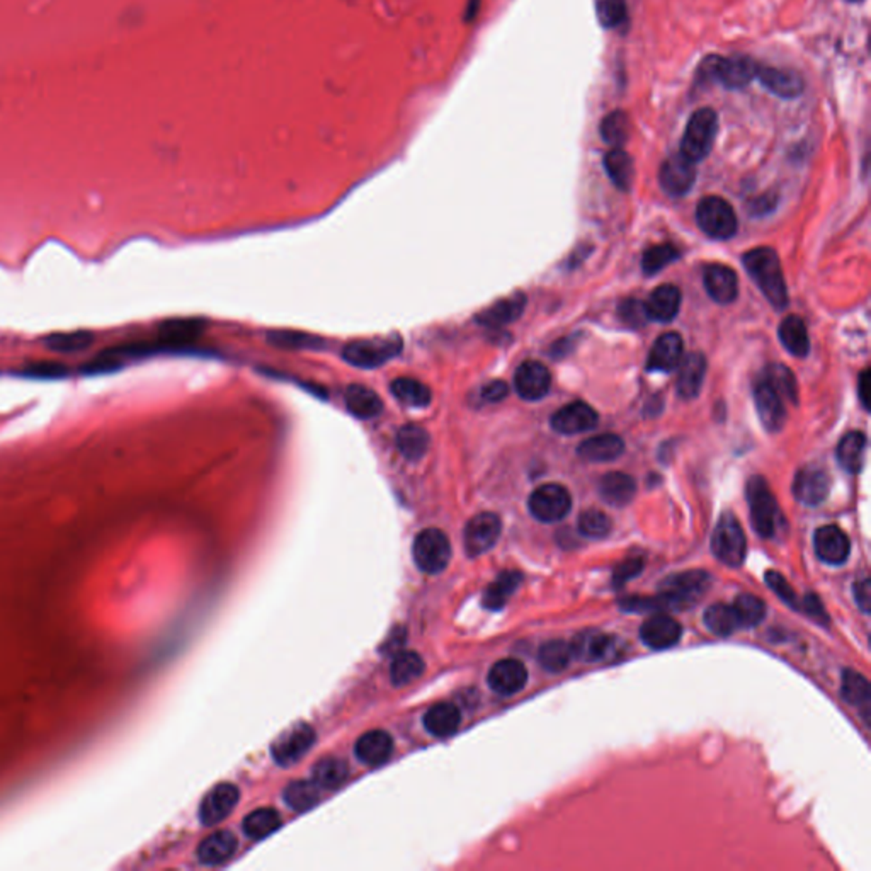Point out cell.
Here are the masks:
<instances>
[{
  "label": "cell",
  "mask_w": 871,
  "mask_h": 871,
  "mask_svg": "<svg viewBox=\"0 0 871 871\" xmlns=\"http://www.w3.org/2000/svg\"><path fill=\"white\" fill-rule=\"evenodd\" d=\"M744 266L767 302L783 310L788 305V288L778 254L769 247H759L744 256Z\"/></svg>",
  "instance_id": "cell-1"
},
{
  "label": "cell",
  "mask_w": 871,
  "mask_h": 871,
  "mask_svg": "<svg viewBox=\"0 0 871 871\" xmlns=\"http://www.w3.org/2000/svg\"><path fill=\"white\" fill-rule=\"evenodd\" d=\"M758 63L744 57V55H734V57H708L700 65L698 78L700 80H715L720 86H723L729 91H739L748 87L750 82L756 78L758 74Z\"/></svg>",
  "instance_id": "cell-2"
},
{
  "label": "cell",
  "mask_w": 871,
  "mask_h": 871,
  "mask_svg": "<svg viewBox=\"0 0 871 871\" xmlns=\"http://www.w3.org/2000/svg\"><path fill=\"white\" fill-rule=\"evenodd\" d=\"M748 503L756 533L763 538H775L780 531L783 516L778 501L763 476H752L748 482Z\"/></svg>",
  "instance_id": "cell-3"
},
{
  "label": "cell",
  "mask_w": 871,
  "mask_h": 871,
  "mask_svg": "<svg viewBox=\"0 0 871 871\" xmlns=\"http://www.w3.org/2000/svg\"><path fill=\"white\" fill-rule=\"evenodd\" d=\"M719 133V116L712 107H702L691 114L685 135L681 140V152L691 162L698 164L712 152Z\"/></svg>",
  "instance_id": "cell-4"
},
{
  "label": "cell",
  "mask_w": 871,
  "mask_h": 871,
  "mask_svg": "<svg viewBox=\"0 0 871 871\" xmlns=\"http://www.w3.org/2000/svg\"><path fill=\"white\" fill-rule=\"evenodd\" d=\"M712 577L704 570H688L660 582L658 593L666 610H683L694 604L710 589Z\"/></svg>",
  "instance_id": "cell-5"
},
{
  "label": "cell",
  "mask_w": 871,
  "mask_h": 871,
  "mask_svg": "<svg viewBox=\"0 0 871 871\" xmlns=\"http://www.w3.org/2000/svg\"><path fill=\"white\" fill-rule=\"evenodd\" d=\"M712 550L725 566L739 567L744 564L748 555V540L734 514L725 513L720 516L712 536Z\"/></svg>",
  "instance_id": "cell-6"
},
{
  "label": "cell",
  "mask_w": 871,
  "mask_h": 871,
  "mask_svg": "<svg viewBox=\"0 0 871 871\" xmlns=\"http://www.w3.org/2000/svg\"><path fill=\"white\" fill-rule=\"evenodd\" d=\"M413 555L422 572L440 574L451 560V543L441 530H424L413 540Z\"/></svg>",
  "instance_id": "cell-7"
},
{
  "label": "cell",
  "mask_w": 871,
  "mask_h": 871,
  "mask_svg": "<svg viewBox=\"0 0 871 871\" xmlns=\"http://www.w3.org/2000/svg\"><path fill=\"white\" fill-rule=\"evenodd\" d=\"M696 222L706 235L717 240H727L737 231V216L729 201L719 196L703 198L696 208Z\"/></svg>",
  "instance_id": "cell-8"
},
{
  "label": "cell",
  "mask_w": 871,
  "mask_h": 871,
  "mask_svg": "<svg viewBox=\"0 0 871 871\" xmlns=\"http://www.w3.org/2000/svg\"><path fill=\"white\" fill-rule=\"evenodd\" d=\"M402 349V342L397 336L388 339H367L354 340L342 351V358L358 367H378L395 358Z\"/></svg>",
  "instance_id": "cell-9"
},
{
  "label": "cell",
  "mask_w": 871,
  "mask_h": 871,
  "mask_svg": "<svg viewBox=\"0 0 871 871\" xmlns=\"http://www.w3.org/2000/svg\"><path fill=\"white\" fill-rule=\"evenodd\" d=\"M528 509L540 522H558L572 509V497L564 485L547 484L530 495Z\"/></svg>",
  "instance_id": "cell-10"
},
{
  "label": "cell",
  "mask_w": 871,
  "mask_h": 871,
  "mask_svg": "<svg viewBox=\"0 0 871 871\" xmlns=\"http://www.w3.org/2000/svg\"><path fill=\"white\" fill-rule=\"evenodd\" d=\"M503 531L501 518L494 513H480L465 528V550L468 557H480L492 550Z\"/></svg>",
  "instance_id": "cell-11"
},
{
  "label": "cell",
  "mask_w": 871,
  "mask_h": 871,
  "mask_svg": "<svg viewBox=\"0 0 871 871\" xmlns=\"http://www.w3.org/2000/svg\"><path fill=\"white\" fill-rule=\"evenodd\" d=\"M696 181V168L683 153L669 157L658 172V183L666 195L671 198H681L688 195Z\"/></svg>",
  "instance_id": "cell-12"
},
{
  "label": "cell",
  "mask_w": 871,
  "mask_h": 871,
  "mask_svg": "<svg viewBox=\"0 0 871 871\" xmlns=\"http://www.w3.org/2000/svg\"><path fill=\"white\" fill-rule=\"evenodd\" d=\"M315 742V732L310 725L298 723L291 727L288 732L277 737L271 752L276 763L281 766H290L298 763Z\"/></svg>",
  "instance_id": "cell-13"
},
{
  "label": "cell",
  "mask_w": 871,
  "mask_h": 871,
  "mask_svg": "<svg viewBox=\"0 0 871 871\" xmlns=\"http://www.w3.org/2000/svg\"><path fill=\"white\" fill-rule=\"evenodd\" d=\"M813 547L817 557L827 566H842L849 557L851 541L841 528L827 524L815 531Z\"/></svg>",
  "instance_id": "cell-14"
},
{
  "label": "cell",
  "mask_w": 871,
  "mask_h": 871,
  "mask_svg": "<svg viewBox=\"0 0 871 871\" xmlns=\"http://www.w3.org/2000/svg\"><path fill=\"white\" fill-rule=\"evenodd\" d=\"M240 792L237 786L223 783L214 786L213 790L204 796L199 807V821L204 826H214L222 822L225 817H229L230 812L235 809L239 803Z\"/></svg>",
  "instance_id": "cell-15"
},
{
  "label": "cell",
  "mask_w": 871,
  "mask_h": 871,
  "mask_svg": "<svg viewBox=\"0 0 871 871\" xmlns=\"http://www.w3.org/2000/svg\"><path fill=\"white\" fill-rule=\"evenodd\" d=\"M550 371L536 361L522 363L514 375V390L522 400L536 402L550 392Z\"/></svg>",
  "instance_id": "cell-16"
},
{
  "label": "cell",
  "mask_w": 871,
  "mask_h": 871,
  "mask_svg": "<svg viewBox=\"0 0 871 871\" xmlns=\"http://www.w3.org/2000/svg\"><path fill=\"white\" fill-rule=\"evenodd\" d=\"M681 635H683V627L679 625V621H676L673 616L662 614V612L650 616L640 628L642 642L654 650L671 649L681 640Z\"/></svg>",
  "instance_id": "cell-17"
},
{
  "label": "cell",
  "mask_w": 871,
  "mask_h": 871,
  "mask_svg": "<svg viewBox=\"0 0 871 871\" xmlns=\"http://www.w3.org/2000/svg\"><path fill=\"white\" fill-rule=\"evenodd\" d=\"M597 422H599V415L596 411L584 402L568 404L553 413L551 417V428L560 434H568V436L591 431L596 428Z\"/></svg>",
  "instance_id": "cell-18"
},
{
  "label": "cell",
  "mask_w": 871,
  "mask_h": 871,
  "mask_svg": "<svg viewBox=\"0 0 871 871\" xmlns=\"http://www.w3.org/2000/svg\"><path fill=\"white\" fill-rule=\"evenodd\" d=\"M487 681L494 693L501 696H513L526 686L528 671L520 660L504 658L492 666Z\"/></svg>",
  "instance_id": "cell-19"
},
{
  "label": "cell",
  "mask_w": 871,
  "mask_h": 871,
  "mask_svg": "<svg viewBox=\"0 0 871 871\" xmlns=\"http://www.w3.org/2000/svg\"><path fill=\"white\" fill-rule=\"evenodd\" d=\"M829 476L817 467L802 468L794 480V495L796 501L811 507L822 504L829 495Z\"/></svg>",
  "instance_id": "cell-20"
},
{
  "label": "cell",
  "mask_w": 871,
  "mask_h": 871,
  "mask_svg": "<svg viewBox=\"0 0 871 871\" xmlns=\"http://www.w3.org/2000/svg\"><path fill=\"white\" fill-rule=\"evenodd\" d=\"M754 404L761 419V424L769 432H778L786 424V409L783 398L766 382L758 383L754 388Z\"/></svg>",
  "instance_id": "cell-21"
},
{
  "label": "cell",
  "mask_w": 871,
  "mask_h": 871,
  "mask_svg": "<svg viewBox=\"0 0 871 871\" xmlns=\"http://www.w3.org/2000/svg\"><path fill=\"white\" fill-rule=\"evenodd\" d=\"M761 86L766 91L781 99H795L803 89V78L792 70H783L775 67H758V74Z\"/></svg>",
  "instance_id": "cell-22"
},
{
  "label": "cell",
  "mask_w": 871,
  "mask_h": 871,
  "mask_svg": "<svg viewBox=\"0 0 871 871\" xmlns=\"http://www.w3.org/2000/svg\"><path fill=\"white\" fill-rule=\"evenodd\" d=\"M394 752V739L385 730H371L356 742V758L369 767L385 765Z\"/></svg>",
  "instance_id": "cell-23"
},
{
  "label": "cell",
  "mask_w": 871,
  "mask_h": 871,
  "mask_svg": "<svg viewBox=\"0 0 871 871\" xmlns=\"http://www.w3.org/2000/svg\"><path fill=\"white\" fill-rule=\"evenodd\" d=\"M703 281L708 295L720 305H729L737 298L739 279L730 268L721 264L710 266L704 271Z\"/></svg>",
  "instance_id": "cell-24"
},
{
  "label": "cell",
  "mask_w": 871,
  "mask_h": 871,
  "mask_svg": "<svg viewBox=\"0 0 871 871\" xmlns=\"http://www.w3.org/2000/svg\"><path fill=\"white\" fill-rule=\"evenodd\" d=\"M681 358H683V337L676 332H667L654 342L649 354L647 367L650 371L669 373L674 367H679Z\"/></svg>",
  "instance_id": "cell-25"
},
{
  "label": "cell",
  "mask_w": 871,
  "mask_h": 871,
  "mask_svg": "<svg viewBox=\"0 0 871 871\" xmlns=\"http://www.w3.org/2000/svg\"><path fill=\"white\" fill-rule=\"evenodd\" d=\"M681 306V291L677 290L674 285H662L650 293L645 310L649 315V321L673 322L676 315L679 313Z\"/></svg>",
  "instance_id": "cell-26"
},
{
  "label": "cell",
  "mask_w": 871,
  "mask_h": 871,
  "mask_svg": "<svg viewBox=\"0 0 871 871\" xmlns=\"http://www.w3.org/2000/svg\"><path fill=\"white\" fill-rule=\"evenodd\" d=\"M706 373V358L702 352H689L677 375V394L686 400L698 397Z\"/></svg>",
  "instance_id": "cell-27"
},
{
  "label": "cell",
  "mask_w": 871,
  "mask_h": 871,
  "mask_svg": "<svg viewBox=\"0 0 871 871\" xmlns=\"http://www.w3.org/2000/svg\"><path fill=\"white\" fill-rule=\"evenodd\" d=\"M524 306H526V298L522 293H516L509 298H504L497 304L484 310L482 313L476 315V322L480 325H485V327H490V329H497V327H504L507 323L511 322L518 321L522 312H524Z\"/></svg>",
  "instance_id": "cell-28"
},
{
  "label": "cell",
  "mask_w": 871,
  "mask_h": 871,
  "mask_svg": "<svg viewBox=\"0 0 871 871\" xmlns=\"http://www.w3.org/2000/svg\"><path fill=\"white\" fill-rule=\"evenodd\" d=\"M637 494V482L627 474L612 472L604 475L599 482V495L606 504L623 507L633 501Z\"/></svg>",
  "instance_id": "cell-29"
},
{
  "label": "cell",
  "mask_w": 871,
  "mask_h": 871,
  "mask_svg": "<svg viewBox=\"0 0 871 871\" xmlns=\"http://www.w3.org/2000/svg\"><path fill=\"white\" fill-rule=\"evenodd\" d=\"M612 645L614 640L610 635H604L597 630H589L581 633L574 642L570 643V649H572V658L585 660V662H597L612 654Z\"/></svg>",
  "instance_id": "cell-30"
},
{
  "label": "cell",
  "mask_w": 871,
  "mask_h": 871,
  "mask_svg": "<svg viewBox=\"0 0 871 871\" xmlns=\"http://www.w3.org/2000/svg\"><path fill=\"white\" fill-rule=\"evenodd\" d=\"M237 846H239L237 838L231 832H229V830L214 832V834L208 836L204 841L199 844V861L203 865H208V866L222 865V863H225L227 859H230V857L235 855Z\"/></svg>",
  "instance_id": "cell-31"
},
{
  "label": "cell",
  "mask_w": 871,
  "mask_h": 871,
  "mask_svg": "<svg viewBox=\"0 0 871 871\" xmlns=\"http://www.w3.org/2000/svg\"><path fill=\"white\" fill-rule=\"evenodd\" d=\"M625 451L623 440L616 434H601L585 440L579 446V457L593 463H606L620 458Z\"/></svg>",
  "instance_id": "cell-32"
},
{
  "label": "cell",
  "mask_w": 871,
  "mask_h": 871,
  "mask_svg": "<svg viewBox=\"0 0 871 871\" xmlns=\"http://www.w3.org/2000/svg\"><path fill=\"white\" fill-rule=\"evenodd\" d=\"M346 409L358 419H375L383 413V400L363 385H351L346 392Z\"/></svg>",
  "instance_id": "cell-33"
},
{
  "label": "cell",
  "mask_w": 871,
  "mask_h": 871,
  "mask_svg": "<svg viewBox=\"0 0 871 871\" xmlns=\"http://www.w3.org/2000/svg\"><path fill=\"white\" fill-rule=\"evenodd\" d=\"M461 723V713L453 703H438L429 708L424 715V727L434 737H449L455 734Z\"/></svg>",
  "instance_id": "cell-34"
},
{
  "label": "cell",
  "mask_w": 871,
  "mask_h": 871,
  "mask_svg": "<svg viewBox=\"0 0 871 871\" xmlns=\"http://www.w3.org/2000/svg\"><path fill=\"white\" fill-rule=\"evenodd\" d=\"M778 334L785 349L796 358H805L811 351L807 325L798 315H790L781 322Z\"/></svg>",
  "instance_id": "cell-35"
},
{
  "label": "cell",
  "mask_w": 871,
  "mask_h": 871,
  "mask_svg": "<svg viewBox=\"0 0 871 871\" xmlns=\"http://www.w3.org/2000/svg\"><path fill=\"white\" fill-rule=\"evenodd\" d=\"M865 451H866L865 434L851 431L842 438L841 443L838 446V461L846 472L859 474L865 465Z\"/></svg>",
  "instance_id": "cell-36"
},
{
  "label": "cell",
  "mask_w": 871,
  "mask_h": 871,
  "mask_svg": "<svg viewBox=\"0 0 871 871\" xmlns=\"http://www.w3.org/2000/svg\"><path fill=\"white\" fill-rule=\"evenodd\" d=\"M390 392L397 398L400 404L413 407V409H424L429 407L432 394L428 385H424L413 378H397L390 383Z\"/></svg>",
  "instance_id": "cell-37"
},
{
  "label": "cell",
  "mask_w": 871,
  "mask_h": 871,
  "mask_svg": "<svg viewBox=\"0 0 871 871\" xmlns=\"http://www.w3.org/2000/svg\"><path fill=\"white\" fill-rule=\"evenodd\" d=\"M395 441H397L398 451L402 453V457L411 459V461L421 459L428 453V431L417 426V424H405V426L398 429Z\"/></svg>",
  "instance_id": "cell-38"
},
{
  "label": "cell",
  "mask_w": 871,
  "mask_h": 871,
  "mask_svg": "<svg viewBox=\"0 0 871 871\" xmlns=\"http://www.w3.org/2000/svg\"><path fill=\"white\" fill-rule=\"evenodd\" d=\"M521 581L522 576L520 572H503L484 593V606L492 612L504 608L509 597L520 587Z\"/></svg>",
  "instance_id": "cell-39"
},
{
  "label": "cell",
  "mask_w": 871,
  "mask_h": 871,
  "mask_svg": "<svg viewBox=\"0 0 871 871\" xmlns=\"http://www.w3.org/2000/svg\"><path fill=\"white\" fill-rule=\"evenodd\" d=\"M604 168L612 179V183L621 189L628 191L633 184L635 177V166L631 157L621 149H612L604 157Z\"/></svg>",
  "instance_id": "cell-40"
},
{
  "label": "cell",
  "mask_w": 871,
  "mask_h": 871,
  "mask_svg": "<svg viewBox=\"0 0 871 871\" xmlns=\"http://www.w3.org/2000/svg\"><path fill=\"white\" fill-rule=\"evenodd\" d=\"M349 769L342 759L337 758H323L312 769V781L321 790H336L344 781L348 780Z\"/></svg>",
  "instance_id": "cell-41"
},
{
  "label": "cell",
  "mask_w": 871,
  "mask_h": 871,
  "mask_svg": "<svg viewBox=\"0 0 871 871\" xmlns=\"http://www.w3.org/2000/svg\"><path fill=\"white\" fill-rule=\"evenodd\" d=\"M841 696L844 702L868 712L871 702V686L868 679L853 669H846L842 673Z\"/></svg>",
  "instance_id": "cell-42"
},
{
  "label": "cell",
  "mask_w": 871,
  "mask_h": 871,
  "mask_svg": "<svg viewBox=\"0 0 871 871\" xmlns=\"http://www.w3.org/2000/svg\"><path fill=\"white\" fill-rule=\"evenodd\" d=\"M94 334L91 331H70V332H53L43 337V346L46 349L53 352H78L91 348L94 342Z\"/></svg>",
  "instance_id": "cell-43"
},
{
  "label": "cell",
  "mask_w": 871,
  "mask_h": 871,
  "mask_svg": "<svg viewBox=\"0 0 871 871\" xmlns=\"http://www.w3.org/2000/svg\"><path fill=\"white\" fill-rule=\"evenodd\" d=\"M424 673V660L415 652H400L390 667V677L395 686H407Z\"/></svg>",
  "instance_id": "cell-44"
},
{
  "label": "cell",
  "mask_w": 871,
  "mask_h": 871,
  "mask_svg": "<svg viewBox=\"0 0 871 871\" xmlns=\"http://www.w3.org/2000/svg\"><path fill=\"white\" fill-rule=\"evenodd\" d=\"M319 800L321 788L313 781H293L285 790V802L293 811H310Z\"/></svg>",
  "instance_id": "cell-45"
},
{
  "label": "cell",
  "mask_w": 871,
  "mask_h": 871,
  "mask_svg": "<svg viewBox=\"0 0 871 871\" xmlns=\"http://www.w3.org/2000/svg\"><path fill=\"white\" fill-rule=\"evenodd\" d=\"M570 643L564 640H550L543 643L538 652L540 666L549 673H562L572 660Z\"/></svg>",
  "instance_id": "cell-46"
},
{
  "label": "cell",
  "mask_w": 871,
  "mask_h": 871,
  "mask_svg": "<svg viewBox=\"0 0 871 871\" xmlns=\"http://www.w3.org/2000/svg\"><path fill=\"white\" fill-rule=\"evenodd\" d=\"M281 827V815L275 809H258L244 821V832L252 839H264Z\"/></svg>",
  "instance_id": "cell-47"
},
{
  "label": "cell",
  "mask_w": 871,
  "mask_h": 871,
  "mask_svg": "<svg viewBox=\"0 0 871 871\" xmlns=\"http://www.w3.org/2000/svg\"><path fill=\"white\" fill-rule=\"evenodd\" d=\"M599 133L604 143H608L612 149H621L627 143L630 137V122H628L627 113L623 111H612L608 116L603 118Z\"/></svg>",
  "instance_id": "cell-48"
},
{
  "label": "cell",
  "mask_w": 871,
  "mask_h": 871,
  "mask_svg": "<svg viewBox=\"0 0 871 871\" xmlns=\"http://www.w3.org/2000/svg\"><path fill=\"white\" fill-rule=\"evenodd\" d=\"M763 382L767 383L781 398L790 402H798V386L794 371L785 365H769L766 367Z\"/></svg>",
  "instance_id": "cell-49"
},
{
  "label": "cell",
  "mask_w": 871,
  "mask_h": 871,
  "mask_svg": "<svg viewBox=\"0 0 871 871\" xmlns=\"http://www.w3.org/2000/svg\"><path fill=\"white\" fill-rule=\"evenodd\" d=\"M199 332H201V323L196 321L174 319V321L160 323V327H159L160 340L166 342L168 348L187 344L191 339L199 336Z\"/></svg>",
  "instance_id": "cell-50"
},
{
  "label": "cell",
  "mask_w": 871,
  "mask_h": 871,
  "mask_svg": "<svg viewBox=\"0 0 871 871\" xmlns=\"http://www.w3.org/2000/svg\"><path fill=\"white\" fill-rule=\"evenodd\" d=\"M703 620L706 628L719 637H729L739 628L734 608L729 606V604H721V603L712 604L704 612Z\"/></svg>",
  "instance_id": "cell-51"
},
{
  "label": "cell",
  "mask_w": 871,
  "mask_h": 871,
  "mask_svg": "<svg viewBox=\"0 0 871 871\" xmlns=\"http://www.w3.org/2000/svg\"><path fill=\"white\" fill-rule=\"evenodd\" d=\"M732 608H734L739 627H758L765 620L766 604L759 597L754 596V594H740V596H737Z\"/></svg>",
  "instance_id": "cell-52"
},
{
  "label": "cell",
  "mask_w": 871,
  "mask_h": 871,
  "mask_svg": "<svg viewBox=\"0 0 871 871\" xmlns=\"http://www.w3.org/2000/svg\"><path fill=\"white\" fill-rule=\"evenodd\" d=\"M579 533L589 540H603L612 531V520L597 509H589L582 513L577 522Z\"/></svg>",
  "instance_id": "cell-53"
},
{
  "label": "cell",
  "mask_w": 871,
  "mask_h": 871,
  "mask_svg": "<svg viewBox=\"0 0 871 871\" xmlns=\"http://www.w3.org/2000/svg\"><path fill=\"white\" fill-rule=\"evenodd\" d=\"M70 367L57 361H36L15 371L17 377L31 378V380H61L67 378Z\"/></svg>",
  "instance_id": "cell-54"
},
{
  "label": "cell",
  "mask_w": 871,
  "mask_h": 871,
  "mask_svg": "<svg viewBox=\"0 0 871 871\" xmlns=\"http://www.w3.org/2000/svg\"><path fill=\"white\" fill-rule=\"evenodd\" d=\"M597 21L606 30H616L627 23V0H596Z\"/></svg>",
  "instance_id": "cell-55"
},
{
  "label": "cell",
  "mask_w": 871,
  "mask_h": 871,
  "mask_svg": "<svg viewBox=\"0 0 871 871\" xmlns=\"http://www.w3.org/2000/svg\"><path fill=\"white\" fill-rule=\"evenodd\" d=\"M679 259V250L671 244L654 245L643 254L642 268L645 275H658L666 266Z\"/></svg>",
  "instance_id": "cell-56"
},
{
  "label": "cell",
  "mask_w": 871,
  "mask_h": 871,
  "mask_svg": "<svg viewBox=\"0 0 871 871\" xmlns=\"http://www.w3.org/2000/svg\"><path fill=\"white\" fill-rule=\"evenodd\" d=\"M766 582H767L769 589L773 593H776V596L780 597L781 601H785L788 606L798 610V597H796L795 591L792 589V585L781 576L780 572L769 570L766 574Z\"/></svg>",
  "instance_id": "cell-57"
},
{
  "label": "cell",
  "mask_w": 871,
  "mask_h": 871,
  "mask_svg": "<svg viewBox=\"0 0 871 871\" xmlns=\"http://www.w3.org/2000/svg\"><path fill=\"white\" fill-rule=\"evenodd\" d=\"M620 317L630 327H643L649 322V315L645 310V304L639 300H625L620 304Z\"/></svg>",
  "instance_id": "cell-58"
},
{
  "label": "cell",
  "mask_w": 871,
  "mask_h": 871,
  "mask_svg": "<svg viewBox=\"0 0 871 871\" xmlns=\"http://www.w3.org/2000/svg\"><path fill=\"white\" fill-rule=\"evenodd\" d=\"M642 570L643 558H640V557L628 558L621 566L616 567V570L612 574V584L616 587H621L625 582L631 581L633 577H637L639 574H642Z\"/></svg>",
  "instance_id": "cell-59"
},
{
  "label": "cell",
  "mask_w": 871,
  "mask_h": 871,
  "mask_svg": "<svg viewBox=\"0 0 871 871\" xmlns=\"http://www.w3.org/2000/svg\"><path fill=\"white\" fill-rule=\"evenodd\" d=\"M853 594H855V601H857V608L865 614H870L871 612V582L870 579H861L855 584L853 587Z\"/></svg>",
  "instance_id": "cell-60"
},
{
  "label": "cell",
  "mask_w": 871,
  "mask_h": 871,
  "mask_svg": "<svg viewBox=\"0 0 871 871\" xmlns=\"http://www.w3.org/2000/svg\"><path fill=\"white\" fill-rule=\"evenodd\" d=\"M507 394H509V386L503 380H492V382L485 383L484 388H482V398L489 404H497V402L504 400Z\"/></svg>",
  "instance_id": "cell-61"
},
{
  "label": "cell",
  "mask_w": 871,
  "mask_h": 871,
  "mask_svg": "<svg viewBox=\"0 0 871 871\" xmlns=\"http://www.w3.org/2000/svg\"><path fill=\"white\" fill-rule=\"evenodd\" d=\"M798 610H802V612L811 614L812 618H813L815 621H819V623H824V625L829 623V618H827L826 612H824V608H822V604H821L819 597L809 594L807 599H803V603H802V604H798Z\"/></svg>",
  "instance_id": "cell-62"
},
{
  "label": "cell",
  "mask_w": 871,
  "mask_h": 871,
  "mask_svg": "<svg viewBox=\"0 0 871 871\" xmlns=\"http://www.w3.org/2000/svg\"><path fill=\"white\" fill-rule=\"evenodd\" d=\"M868 388H870V371L865 369L859 377V382H857V394H859V400L863 404V407L868 411L870 409V404H868Z\"/></svg>",
  "instance_id": "cell-63"
},
{
  "label": "cell",
  "mask_w": 871,
  "mask_h": 871,
  "mask_svg": "<svg viewBox=\"0 0 871 871\" xmlns=\"http://www.w3.org/2000/svg\"><path fill=\"white\" fill-rule=\"evenodd\" d=\"M846 2H851V4H857V2H863V0H846Z\"/></svg>",
  "instance_id": "cell-64"
}]
</instances>
